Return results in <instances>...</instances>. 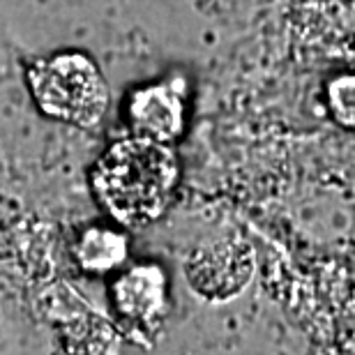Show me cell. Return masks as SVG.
Wrapping results in <instances>:
<instances>
[{"mask_svg":"<svg viewBox=\"0 0 355 355\" xmlns=\"http://www.w3.org/2000/svg\"><path fill=\"white\" fill-rule=\"evenodd\" d=\"M127 254L125 238L111 229H90L76 245V259L90 272H106L123 263Z\"/></svg>","mask_w":355,"mask_h":355,"instance_id":"5b68a950","label":"cell"},{"mask_svg":"<svg viewBox=\"0 0 355 355\" xmlns=\"http://www.w3.org/2000/svg\"><path fill=\"white\" fill-rule=\"evenodd\" d=\"M28 86L37 109L60 123L92 127L109 106V88L95 60L79 51L40 58L28 69Z\"/></svg>","mask_w":355,"mask_h":355,"instance_id":"7a4b0ae2","label":"cell"},{"mask_svg":"<svg viewBox=\"0 0 355 355\" xmlns=\"http://www.w3.org/2000/svg\"><path fill=\"white\" fill-rule=\"evenodd\" d=\"M118 304L125 314L141 318L162 307L164 297V279L157 268H134L116 286Z\"/></svg>","mask_w":355,"mask_h":355,"instance_id":"277c9868","label":"cell"},{"mask_svg":"<svg viewBox=\"0 0 355 355\" xmlns=\"http://www.w3.org/2000/svg\"><path fill=\"white\" fill-rule=\"evenodd\" d=\"M127 118L137 137L168 146L184 130L182 92L164 81L139 88L127 104Z\"/></svg>","mask_w":355,"mask_h":355,"instance_id":"3957f363","label":"cell"},{"mask_svg":"<svg viewBox=\"0 0 355 355\" xmlns=\"http://www.w3.org/2000/svg\"><path fill=\"white\" fill-rule=\"evenodd\" d=\"M325 102H328L332 120L339 127L355 130V72L330 79L328 88H325Z\"/></svg>","mask_w":355,"mask_h":355,"instance_id":"8992f818","label":"cell"},{"mask_svg":"<svg viewBox=\"0 0 355 355\" xmlns=\"http://www.w3.org/2000/svg\"><path fill=\"white\" fill-rule=\"evenodd\" d=\"M175 182L178 159L171 148L137 134L113 144L92 171L99 201L127 226H146L164 215Z\"/></svg>","mask_w":355,"mask_h":355,"instance_id":"6da1fadb","label":"cell"}]
</instances>
